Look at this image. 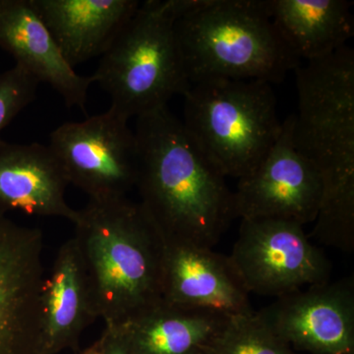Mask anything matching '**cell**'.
<instances>
[{
    "mask_svg": "<svg viewBox=\"0 0 354 354\" xmlns=\"http://www.w3.org/2000/svg\"><path fill=\"white\" fill-rule=\"evenodd\" d=\"M174 30L191 85L212 79L272 85L300 65L274 27L267 0H201Z\"/></svg>",
    "mask_w": 354,
    "mask_h": 354,
    "instance_id": "4",
    "label": "cell"
},
{
    "mask_svg": "<svg viewBox=\"0 0 354 354\" xmlns=\"http://www.w3.org/2000/svg\"><path fill=\"white\" fill-rule=\"evenodd\" d=\"M162 300L174 306L227 316L253 311L249 295L230 256L206 248L165 241Z\"/></svg>",
    "mask_w": 354,
    "mask_h": 354,
    "instance_id": "12",
    "label": "cell"
},
{
    "mask_svg": "<svg viewBox=\"0 0 354 354\" xmlns=\"http://www.w3.org/2000/svg\"><path fill=\"white\" fill-rule=\"evenodd\" d=\"M140 205L165 241L213 248L236 218L223 172L167 109L137 118Z\"/></svg>",
    "mask_w": 354,
    "mask_h": 354,
    "instance_id": "1",
    "label": "cell"
},
{
    "mask_svg": "<svg viewBox=\"0 0 354 354\" xmlns=\"http://www.w3.org/2000/svg\"><path fill=\"white\" fill-rule=\"evenodd\" d=\"M0 48L39 83L55 88L68 108L85 111L95 77L79 75L70 66L32 0H0Z\"/></svg>",
    "mask_w": 354,
    "mask_h": 354,
    "instance_id": "13",
    "label": "cell"
},
{
    "mask_svg": "<svg viewBox=\"0 0 354 354\" xmlns=\"http://www.w3.org/2000/svg\"><path fill=\"white\" fill-rule=\"evenodd\" d=\"M97 319L92 291L75 237L64 242L41 290L39 354L78 348L84 330Z\"/></svg>",
    "mask_w": 354,
    "mask_h": 354,
    "instance_id": "15",
    "label": "cell"
},
{
    "mask_svg": "<svg viewBox=\"0 0 354 354\" xmlns=\"http://www.w3.org/2000/svg\"><path fill=\"white\" fill-rule=\"evenodd\" d=\"M230 260L249 293L274 297L329 281L332 266L304 225L279 218H243Z\"/></svg>",
    "mask_w": 354,
    "mask_h": 354,
    "instance_id": "7",
    "label": "cell"
},
{
    "mask_svg": "<svg viewBox=\"0 0 354 354\" xmlns=\"http://www.w3.org/2000/svg\"><path fill=\"white\" fill-rule=\"evenodd\" d=\"M69 185L50 146L0 141V214L59 216L75 225L79 211L65 199Z\"/></svg>",
    "mask_w": 354,
    "mask_h": 354,
    "instance_id": "14",
    "label": "cell"
},
{
    "mask_svg": "<svg viewBox=\"0 0 354 354\" xmlns=\"http://www.w3.org/2000/svg\"><path fill=\"white\" fill-rule=\"evenodd\" d=\"M44 235L0 214V354H39Z\"/></svg>",
    "mask_w": 354,
    "mask_h": 354,
    "instance_id": "10",
    "label": "cell"
},
{
    "mask_svg": "<svg viewBox=\"0 0 354 354\" xmlns=\"http://www.w3.org/2000/svg\"><path fill=\"white\" fill-rule=\"evenodd\" d=\"M176 0H147L101 57L95 83L109 95L111 109L129 120L158 109L191 87L174 25Z\"/></svg>",
    "mask_w": 354,
    "mask_h": 354,
    "instance_id": "5",
    "label": "cell"
},
{
    "mask_svg": "<svg viewBox=\"0 0 354 354\" xmlns=\"http://www.w3.org/2000/svg\"><path fill=\"white\" fill-rule=\"evenodd\" d=\"M80 354H99V342H95Z\"/></svg>",
    "mask_w": 354,
    "mask_h": 354,
    "instance_id": "22",
    "label": "cell"
},
{
    "mask_svg": "<svg viewBox=\"0 0 354 354\" xmlns=\"http://www.w3.org/2000/svg\"><path fill=\"white\" fill-rule=\"evenodd\" d=\"M39 84L35 77L17 65L0 73V134L35 101Z\"/></svg>",
    "mask_w": 354,
    "mask_h": 354,
    "instance_id": "20",
    "label": "cell"
},
{
    "mask_svg": "<svg viewBox=\"0 0 354 354\" xmlns=\"http://www.w3.org/2000/svg\"><path fill=\"white\" fill-rule=\"evenodd\" d=\"M207 354H301L283 341L258 312L230 316Z\"/></svg>",
    "mask_w": 354,
    "mask_h": 354,
    "instance_id": "19",
    "label": "cell"
},
{
    "mask_svg": "<svg viewBox=\"0 0 354 354\" xmlns=\"http://www.w3.org/2000/svg\"><path fill=\"white\" fill-rule=\"evenodd\" d=\"M298 113L293 141L322 179L314 239L351 252L354 249V51L298 65Z\"/></svg>",
    "mask_w": 354,
    "mask_h": 354,
    "instance_id": "2",
    "label": "cell"
},
{
    "mask_svg": "<svg viewBox=\"0 0 354 354\" xmlns=\"http://www.w3.org/2000/svg\"><path fill=\"white\" fill-rule=\"evenodd\" d=\"M72 68L102 57L134 15L137 0H32Z\"/></svg>",
    "mask_w": 354,
    "mask_h": 354,
    "instance_id": "16",
    "label": "cell"
},
{
    "mask_svg": "<svg viewBox=\"0 0 354 354\" xmlns=\"http://www.w3.org/2000/svg\"><path fill=\"white\" fill-rule=\"evenodd\" d=\"M74 225L97 318L121 325L162 301L164 239L139 202L90 200Z\"/></svg>",
    "mask_w": 354,
    "mask_h": 354,
    "instance_id": "3",
    "label": "cell"
},
{
    "mask_svg": "<svg viewBox=\"0 0 354 354\" xmlns=\"http://www.w3.org/2000/svg\"><path fill=\"white\" fill-rule=\"evenodd\" d=\"M293 118L283 122L276 143L234 192L236 218H279L304 225L314 223L323 184L315 165L293 141Z\"/></svg>",
    "mask_w": 354,
    "mask_h": 354,
    "instance_id": "9",
    "label": "cell"
},
{
    "mask_svg": "<svg viewBox=\"0 0 354 354\" xmlns=\"http://www.w3.org/2000/svg\"><path fill=\"white\" fill-rule=\"evenodd\" d=\"M50 148L68 183L90 200L124 198L136 186V137L113 109L64 123L51 133Z\"/></svg>",
    "mask_w": 354,
    "mask_h": 354,
    "instance_id": "8",
    "label": "cell"
},
{
    "mask_svg": "<svg viewBox=\"0 0 354 354\" xmlns=\"http://www.w3.org/2000/svg\"><path fill=\"white\" fill-rule=\"evenodd\" d=\"M99 354H135L118 325H106L99 339Z\"/></svg>",
    "mask_w": 354,
    "mask_h": 354,
    "instance_id": "21",
    "label": "cell"
},
{
    "mask_svg": "<svg viewBox=\"0 0 354 354\" xmlns=\"http://www.w3.org/2000/svg\"><path fill=\"white\" fill-rule=\"evenodd\" d=\"M279 37L298 59L329 57L354 34L353 2L346 0H267Z\"/></svg>",
    "mask_w": 354,
    "mask_h": 354,
    "instance_id": "17",
    "label": "cell"
},
{
    "mask_svg": "<svg viewBox=\"0 0 354 354\" xmlns=\"http://www.w3.org/2000/svg\"><path fill=\"white\" fill-rule=\"evenodd\" d=\"M258 313L298 353L354 354L353 277L283 295Z\"/></svg>",
    "mask_w": 354,
    "mask_h": 354,
    "instance_id": "11",
    "label": "cell"
},
{
    "mask_svg": "<svg viewBox=\"0 0 354 354\" xmlns=\"http://www.w3.org/2000/svg\"><path fill=\"white\" fill-rule=\"evenodd\" d=\"M183 97L184 127L225 177L250 174L283 129L264 81L212 79L191 85Z\"/></svg>",
    "mask_w": 354,
    "mask_h": 354,
    "instance_id": "6",
    "label": "cell"
},
{
    "mask_svg": "<svg viewBox=\"0 0 354 354\" xmlns=\"http://www.w3.org/2000/svg\"><path fill=\"white\" fill-rule=\"evenodd\" d=\"M230 316L174 306L162 300L121 324L135 354H207Z\"/></svg>",
    "mask_w": 354,
    "mask_h": 354,
    "instance_id": "18",
    "label": "cell"
}]
</instances>
